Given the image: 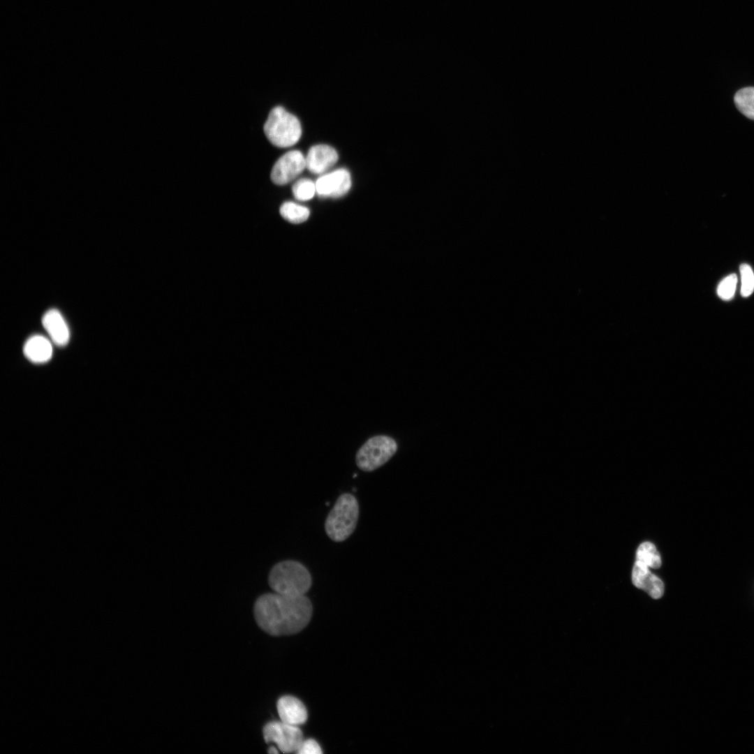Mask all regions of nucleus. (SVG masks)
<instances>
[{"instance_id":"1","label":"nucleus","mask_w":754,"mask_h":754,"mask_svg":"<svg viewBox=\"0 0 754 754\" xmlns=\"http://www.w3.org/2000/svg\"><path fill=\"white\" fill-rule=\"evenodd\" d=\"M253 614L257 624L265 633L274 636L288 635L299 633L309 624L313 606L305 595L266 593L256 599Z\"/></svg>"},{"instance_id":"2","label":"nucleus","mask_w":754,"mask_h":754,"mask_svg":"<svg viewBox=\"0 0 754 754\" xmlns=\"http://www.w3.org/2000/svg\"><path fill=\"white\" fill-rule=\"evenodd\" d=\"M268 584L274 592L292 596H304L310 589L312 578L302 563L285 560L276 563L268 575Z\"/></svg>"},{"instance_id":"3","label":"nucleus","mask_w":754,"mask_h":754,"mask_svg":"<svg viewBox=\"0 0 754 754\" xmlns=\"http://www.w3.org/2000/svg\"><path fill=\"white\" fill-rule=\"evenodd\" d=\"M359 512V503L354 495L350 493L340 495L325 522L327 536L334 542L346 540L356 528Z\"/></svg>"},{"instance_id":"4","label":"nucleus","mask_w":754,"mask_h":754,"mask_svg":"<svg viewBox=\"0 0 754 754\" xmlns=\"http://www.w3.org/2000/svg\"><path fill=\"white\" fill-rule=\"evenodd\" d=\"M264 132L273 145L284 148L298 142L302 127L297 117L281 106H277L270 111L264 124Z\"/></svg>"},{"instance_id":"5","label":"nucleus","mask_w":754,"mask_h":754,"mask_svg":"<svg viewBox=\"0 0 754 754\" xmlns=\"http://www.w3.org/2000/svg\"><path fill=\"white\" fill-rule=\"evenodd\" d=\"M397 444L387 436H376L367 440L356 454L357 466L362 471H374L385 464L396 452Z\"/></svg>"},{"instance_id":"6","label":"nucleus","mask_w":754,"mask_h":754,"mask_svg":"<svg viewBox=\"0 0 754 754\" xmlns=\"http://www.w3.org/2000/svg\"><path fill=\"white\" fill-rule=\"evenodd\" d=\"M263 737L267 743L276 744L284 753L297 752L303 741V734L297 725L282 720L270 721L263 727Z\"/></svg>"},{"instance_id":"7","label":"nucleus","mask_w":754,"mask_h":754,"mask_svg":"<svg viewBox=\"0 0 754 754\" xmlns=\"http://www.w3.org/2000/svg\"><path fill=\"white\" fill-rule=\"evenodd\" d=\"M306 168V158L298 150L282 155L274 165L271 179L276 185H285L295 179Z\"/></svg>"},{"instance_id":"8","label":"nucleus","mask_w":754,"mask_h":754,"mask_svg":"<svg viewBox=\"0 0 754 754\" xmlns=\"http://www.w3.org/2000/svg\"><path fill=\"white\" fill-rule=\"evenodd\" d=\"M350 186V172L344 168L323 175L316 182V193L321 198H340L348 193Z\"/></svg>"},{"instance_id":"9","label":"nucleus","mask_w":754,"mask_h":754,"mask_svg":"<svg viewBox=\"0 0 754 754\" xmlns=\"http://www.w3.org/2000/svg\"><path fill=\"white\" fill-rule=\"evenodd\" d=\"M306 168L313 174H322L332 168L338 161L337 151L327 145L311 147L305 157Z\"/></svg>"},{"instance_id":"10","label":"nucleus","mask_w":754,"mask_h":754,"mask_svg":"<svg viewBox=\"0 0 754 754\" xmlns=\"http://www.w3.org/2000/svg\"><path fill=\"white\" fill-rule=\"evenodd\" d=\"M632 581L637 588L644 590L654 599H658L663 595L664 584L662 580L652 574L648 566L637 560L633 568Z\"/></svg>"},{"instance_id":"11","label":"nucleus","mask_w":754,"mask_h":754,"mask_svg":"<svg viewBox=\"0 0 754 754\" xmlns=\"http://www.w3.org/2000/svg\"><path fill=\"white\" fill-rule=\"evenodd\" d=\"M277 711L281 720L293 725L304 723L308 714L304 704L292 695L281 697L276 703Z\"/></svg>"},{"instance_id":"12","label":"nucleus","mask_w":754,"mask_h":754,"mask_svg":"<svg viewBox=\"0 0 754 754\" xmlns=\"http://www.w3.org/2000/svg\"><path fill=\"white\" fill-rule=\"evenodd\" d=\"M42 324L55 344L63 346L68 342L69 329L58 310L52 309L46 311L42 318Z\"/></svg>"},{"instance_id":"13","label":"nucleus","mask_w":754,"mask_h":754,"mask_svg":"<svg viewBox=\"0 0 754 754\" xmlns=\"http://www.w3.org/2000/svg\"><path fill=\"white\" fill-rule=\"evenodd\" d=\"M25 357L34 363H44L52 355L51 342L45 337L34 335L25 342L23 348Z\"/></svg>"},{"instance_id":"14","label":"nucleus","mask_w":754,"mask_h":754,"mask_svg":"<svg viewBox=\"0 0 754 754\" xmlns=\"http://www.w3.org/2000/svg\"><path fill=\"white\" fill-rule=\"evenodd\" d=\"M737 108L746 117L754 120V87L739 89L734 95Z\"/></svg>"},{"instance_id":"15","label":"nucleus","mask_w":754,"mask_h":754,"mask_svg":"<svg viewBox=\"0 0 754 754\" xmlns=\"http://www.w3.org/2000/svg\"><path fill=\"white\" fill-rule=\"evenodd\" d=\"M280 214L284 219L290 223H300L307 220L310 212L304 206L288 201L281 205Z\"/></svg>"},{"instance_id":"16","label":"nucleus","mask_w":754,"mask_h":754,"mask_svg":"<svg viewBox=\"0 0 754 754\" xmlns=\"http://www.w3.org/2000/svg\"><path fill=\"white\" fill-rule=\"evenodd\" d=\"M636 560L649 568L657 569L661 566L660 554L655 545L650 542H644L640 545L636 552Z\"/></svg>"},{"instance_id":"17","label":"nucleus","mask_w":754,"mask_h":754,"mask_svg":"<svg viewBox=\"0 0 754 754\" xmlns=\"http://www.w3.org/2000/svg\"><path fill=\"white\" fill-rule=\"evenodd\" d=\"M737 276L735 274H730L724 277L718 283L716 293L719 298L724 301L731 300L735 294L737 286Z\"/></svg>"},{"instance_id":"18","label":"nucleus","mask_w":754,"mask_h":754,"mask_svg":"<svg viewBox=\"0 0 754 754\" xmlns=\"http://www.w3.org/2000/svg\"><path fill=\"white\" fill-rule=\"evenodd\" d=\"M316 193V183L309 179H301L293 186L294 197L300 201L311 199Z\"/></svg>"},{"instance_id":"19","label":"nucleus","mask_w":754,"mask_h":754,"mask_svg":"<svg viewBox=\"0 0 754 754\" xmlns=\"http://www.w3.org/2000/svg\"><path fill=\"white\" fill-rule=\"evenodd\" d=\"M741 279L740 293L744 297H748L754 291V272L752 267L746 263L739 266Z\"/></svg>"},{"instance_id":"20","label":"nucleus","mask_w":754,"mask_h":754,"mask_svg":"<svg viewBox=\"0 0 754 754\" xmlns=\"http://www.w3.org/2000/svg\"><path fill=\"white\" fill-rule=\"evenodd\" d=\"M296 753L298 754H321L323 751L316 740L308 739L303 740Z\"/></svg>"},{"instance_id":"21","label":"nucleus","mask_w":754,"mask_h":754,"mask_svg":"<svg viewBox=\"0 0 754 754\" xmlns=\"http://www.w3.org/2000/svg\"><path fill=\"white\" fill-rule=\"evenodd\" d=\"M269 753H279V751L274 746H270L267 751Z\"/></svg>"}]
</instances>
